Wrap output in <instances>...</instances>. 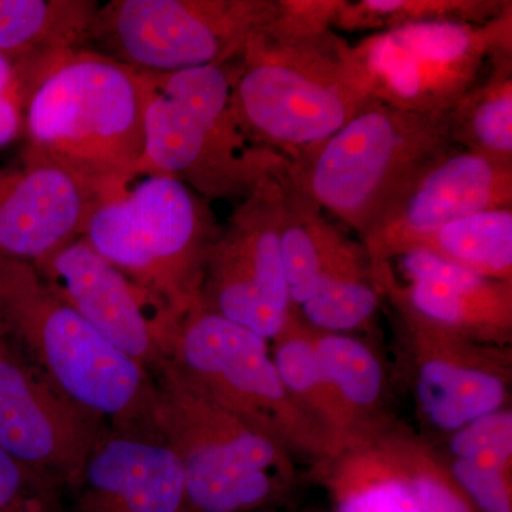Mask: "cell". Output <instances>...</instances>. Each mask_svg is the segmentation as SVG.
<instances>
[{
	"label": "cell",
	"instance_id": "6da1fadb",
	"mask_svg": "<svg viewBox=\"0 0 512 512\" xmlns=\"http://www.w3.org/2000/svg\"><path fill=\"white\" fill-rule=\"evenodd\" d=\"M379 101L363 86L352 45L332 29L298 35L274 22L249 42L232 84L235 123L255 148L291 161Z\"/></svg>",
	"mask_w": 512,
	"mask_h": 512
},
{
	"label": "cell",
	"instance_id": "7a4b0ae2",
	"mask_svg": "<svg viewBox=\"0 0 512 512\" xmlns=\"http://www.w3.org/2000/svg\"><path fill=\"white\" fill-rule=\"evenodd\" d=\"M23 138V156L62 165L103 198L119 194L144 156L140 74L86 47L62 53L30 96Z\"/></svg>",
	"mask_w": 512,
	"mask_h": 512
},
{
	"label": "cell",
	"instance_id": "3957f363",
	"mask_svg": "<svg viewBox=\"0 0 512 512\" xmlns=\"http://www.w3.org/2000/svg\"><path fill=\"white\" fill-rule=\"evenodd\" d=\"M0 302L10 342L57 392L107 429L160 437L150 370L50 292L32 265L0 255Z\"/></svg>",
	"mask_w": 512,
	"mask_h": 512
},
{
	"label": "cell",
	"instance_id": "277c9868",
	"mask_svg": "<svg viewBox=\"0 0 512 512\" xmlns=\"http://www.w3.org/2000/svg\"><path fill=\"white\" fill-rule=\"evenodd\" d=\"M239 62L138 72L144 96L140 177L174 178L212 201L245 200L284 173L285 158L249 144L235 123L231 92Z\"/></svg>",
	"mask_w": 512,
	"mask_h": 512
},
{
	"label": "cell",
	"instance_id": "5b68a950",
	"mask_svg": "<svg viewBox=\"0 0 512 512\" xmlns=\"http://www.w3.org/2000/svg\"><path fill=\"white\" fill-rule=\"evenodd\" d=\"M456 147L450 110L416 113L376 103L286 161L284 177L362 237L427 167Z\"/></svg>",
	"mask_w": 512,
	"mask_h": 512
},
{
	"label": "cell",
	"instance_id": "8992f818",
	"mask_svg": "<svg viewBox=\"0 0 512 512\" xmlns=\"http://www.w3.org/2000/svg\"><path fill=\"white\" fill-rule=\"evenodd\" d=\"M156 427L180 460L191 512L262 507L291 480L289 450L205 396L171 360L154 372Z\"/></svg>",
	"mask_w": 512,
	"mask_h": 512
},
{
	"label": "cell",
	"instance_id": "52a82bcc",
	"mask_svg": "<svg viewBox=\"0 0 512 512\" xmlns=\"http://www.w3.org/2000/svg\"><path fill=\"white\" fill-rule=\"evenodd\" d=\"M220 231L210 201L174 178L144 175L101 198L83 238L184 316L198 299L205 259Z\"/></svg>",
	"mask_w": 512,
	"mask_h": 512
},
{
	"label": "cell",
	"instance_id": "ba28073f",
	"mask_svg": "<svg viewBox=\"0 0 512 512\" xmlns=\"http://www.w3.org/2000/svg\"><path fill=\"white\" fill-rule=\"evenodd\" d=\"M171 363L205 396L289 451L332 461L340 450L286 390L268 342L195 301L174 336Z\"/></svg>",
	"mask_w": 512,
	"mask_h": 512
},
{
	"label": "cell",
	"instance_id": "9c48e42d",
	"mask_svg": "<svg viewBox=\"0 0 512 512\" xmlns=\"http://www.w3.org/2000/svg\"><path fill=\"white\" fill-rule=\"evenodd\" d=\"M278 15V0H111L99 5L86 49L137 72L237 63Z\"/></svg>",
	"mask_w": 512,
	"mask_h": 512
},
{
	"label": "cell",
	"instance_id": "30bf717a",
	"mask_svg": "<svg viewBox=\"0 0 512 512\" xmlns=\"http://www.w3.org/2000/svg\"><path fill=\"white\" fill-rule=\"evenodd\" d=\"M505 47H512V5L483 25L426 22L373 33L352 46V60L379 103L433 113L450 110Z\"/></svg>",
	"mask_w": 512,
	"mask_h": 512
},
{
	"label": "cell",
	"instance_id": "8fae6325",
	"mask_svg": "<svg viewBox=\"0 0 512 512\" xmlns=\"http://www.w3.org/2000/svg\"><path fill=\"white\" fill-rule=\"evenodd\" d=\"M282 174L239 202L221 228L205 259L197 299L266 342L279 335L293 308L279 248Z\"/></svg>",
	"mask_w": 512,
	"mask_h": 512
},
{
	"label": "cell",
	"instance_id": "7c38bea8",
	"mask_svg": "<svg viewBox=\"0 0 512 512\" xmlns=\"http://www.w3.org/2000/svg\"><path fill=\"white\" fill-rule=\"evenodd\" d=\"M32 266L50 292L151 375L170 359L183 316L97 254L86 239Z\"/></svg>",
	"mask_w": 512,
	"mask_h": 512
},
{
	"label": "cell",
	"instance_id": "4fadbf2b",
	"mask_svg": "<svg viewBox=\"0 0 512 512\" xmlns=\"http://www.w3.org/2000/svg\"><path fill=\"white\" fill-rule=\"evenodd\" d=\"M498 208H512V163L456 147L427 167L362 235L370 271L413 251L450 222Z\"/></svg>",
	"mask_w": 512,
	"mask_h": 512
},
{
	"label": "cell",
	"instance_id": "5bb4252c",
	"mask_svg": "<svg viewBox=\"0 0 512 512\" xmlns=\"http://www.w3.org/2000/svg\"><path fill=\"white\" fill-rule=\"evenodd\" d=\"M106 429L57 392L15 346L0 353V448L10 456L73 488Z\"/></svg>",
	"mask_w": 512,
	"mask_h": 512
},
{
	"label": "cell",
	"instance_id": "9a60e30c",
	"mask_svg": "<svg viewBox=\"0 0 512 512\" xmlns=\"http://www.w3.org/2000/svg\"><path fill=\"white\" fill-rule=\"evenodd\" d=\"M101 195L62 165L23 156L0 170V255L35 265L82 238Z\"/></svg>",
	"mask_w": 512,
	"mask_h": 512
},
{
	"label": "cell",
	"instance_id": "2e32d148",
	"mask_svg": "<svg viewBox=\"0 0 512 512\" xmlns=\"http://www.w3.org/2000/svg\"><path fill=\"white\" fill-rule=\"evenodd\" d=\"M407 285L390 264L370 271L377 292L403 311L474 342H503L512 326V281L474 274L424 251L399 256Z\"/></svg>",
	"mask_w": 512,
	"mask_h": 512
},
{
	"label": "cell",
	"instance_id": "e0dca14e",
	"mask_svg": "<svg viewBox=\"0 0 512 512\" xmlns=\"http://www.w3.org/2000/svg\"><path fill=\"white\" fill-rule=\"evenodd\" d=\"M416 352V393L437 429L457 431L498 410L507 400V380L497 356L451 330L403 311Z\"/></svg>",
	"mask_w": 512,
	"mask_h": 512
},
{
	"label": "cell",
	"instance_id": "ac0fdd59",
	"mask_svg": "<svg viewBox=\"0 0 512 512\" xmlns=\"http://www.w3.org/2000/svg\"><path fill=\"white\" fill-rule=\"evenodd\" d=\"M72 490L74 512H191L180 460L158 436L104 430Z\"/></svg>",
	"mask_w": 512,
	"mask_h": 512
},
{
	"label": "cell",
	"instance_id": "d6986e66",
	"mask_svg": "<svg viewBox=\"0 0 512 512\" xmlns=\"http://www.w3.org/2000/svg\"><path fill=\"white\" fill-rule=\"evenodd\" d=\"M279 248L293 309L309 301L320 282L369 268L363 245L340 234L325 220L322 210L296 191L282 174Z\"/></svg>",
	"mask_w": 512,
	"mask_h": 512
},
{
	"label": "cell",
	"instance_id": "ffe728a7",
	"mask_svg": "<svg viewBox=\"0 0 512 512\" xmlns=\"http://www.w3.org/2000/svg\"><path fill=\"white\" fill-rule=\"evenodd\" d=\"M274 340L272 359L286 390L328 434L340 453L379 439V433L350 409L330 383L316 355L313 328L295 309Z\"/></svg>",
	"mask_w": 512,
	"mask_h": 512
},
{
	"label": "cell",
	"instance_id": "44dd1931",
	"mask_svg": "<svg viewBox=\"0 0 512 512\" xmlns=\"http://www.w3.org/2000/svg\"><path fill=\"white\" fill-rule=\"evenodd\" d=\"M99 2L0 0V53L13 57L83 49Z\"/></svg>",
	"mask_w": 512,
	"mask_h": 512
},
{
	"label": "cell",
	"instance_id": "7402d4cb",
	"mask_svg": "<svg viewBox=\"0 0 512 512\" xmlns=\"http://www.w3.org/2000/svg\"><path fill=\"white\" fill-rule=\"evenodd\" d=\"M450 111L457 147L512 163V47L494 53L483 77Z\"/></svg>",
	"mask_w": 512,
	"mask_h": 512
},
{
	"label": "cell",
	"instance_id": "603a6c76",
	"mask_svg": "<svg viewBox=\"0 0 512 512\" xmlns=\"http://www.w3.org/2000/svg\"><path fill=\"white\" fill-rule=\"evenodd\" d=\"M338 512H420L412 481L387 439H376L335 460Z\"/></svg>",
	"mask_w": 512,
	"mask_h": 512
},
{
	"label": "cell",
	"instance_id": "cb8c5ba5",
	"mask_svg": "<svg viewBox=\"0 0 512 512\" xmlns=\"http://www.w3.org/2000/svg\"><path fill=\"white\" fill-rule=\"evenodd\" d=\"M424 251L474 274L512 281V208L467 215L423 239Z\"/></svg>",
	"mask_w": 512,
	"mask_h": 512
},
{
	"label": "cell",
	"instance_id": "d4e9b609",
	"mask_svg": "<svg viewBox=\"0 0 512 512\" xmlns=\"http://www.w3.org/2000/svg\"><path fill=\"white\" fill-rule=\"evenodd\" d=\"M511 5L510 0H345L333 28L377 33L426 22L483 25Z\"/></svg>",
	"mask_w": 512,
	"mask_h": 512
},
{
	"label": "cell",
	"instance_id": "484cf974",
	"mask_svg": "<svg viewBox=\"0 0 512 512\" xmlns=\"http://www.w3.org/2000/svg\"><path fill=\"white\" fill-rule=\"evenodd\" d=\"M313 345L330 383L365 423L377 431L375 413L383 392V369L365 343L313 329Z\"/></svg>",
	"mask_w": 512,
	"mask_h": 512
},
{
	"label": "cell",
	"instance_id": "4316f807",
	"mask_svg": "<svg viewBox=\"0 0 512 512\" xmlns=\"http://www.w3.org/2000/svg\"><path fill=\"white\" fill-rule=\"evenodd\" d=\"M379 306V292L370 272L326 279L309 301L295 309L303 320L320 332L338 333L366 325Z\"/></svg>",
	"mask_w": 512,
	"mask_h": 512
},
{
	"label": "cell",
	"instance_id": "83f0119b",
	"mask_svg": "<svg viewBox=\"0 0 512 512\" xmlns=\"http://www.w3.org/2000/svg\"><path fill=\"white\" fill-rule=\"evenodd\" d=\"M511 456L512 447H495L454 458L451 477L481 511L512 512Z\"/></svg>",
	"mask_w": 512,
	"mask_h": 512
},
{
	"label": "cell",
	"instance_id": "f1b7e54d",
	"mask_svg": "<svg viewBox=\"0 0 512 512\" xmlns=\"http://www.w3.org/2000/svg\"><path fill=\"white\" fill-rule=\"evenodd\" d=\"M62 53L26 57L0 53V148L23 138L30 96L47 67Z\"/></svg>",
	"mask_w": 512,
	"mask_h": 512
},
{
	"label": "cell",
	"instance_id": "f546056e",
	"mask_svg": "<svg viewBox=\"0 0 512 512\" xmlns=\"http://www.w3.org/2000/svg\"><path fill=\"white\" fill-rule=\"evenodd\" d=\"M387 440L409 474L420 512H473L451 474L423 447L406 439Z\"/></svg>",
	"mask_w": 512,
	"mask_h": 512
},
{
	"label": "cell",
	"instance_id": "4dcf8cb0",
	"mask_svg": "<svg viewBox=\"0 0 512 512\" xmlns=\"http://www.w3.org/2000/svg\"><path fill=\"white\" fill-rule=\"evenodd\" d=\"M62 485L0 448V512H62Z\"/></svg>",
	"mask_w": 512,
	"mask_h": 512
},
{
	"label": "cell",
	"instance_id": "1f68e13d",
	"mask_svg": "<svg viewBox=\"0 0 512 512\" xmlns=\"http://www.w3.org/2000/svg\"><path fill=\"white\" fill-rule=\"evenodd\" d=\"M512 447V413L501 409L471 421L463 429L454 431L450 453L464 458L484 448Z\"/></svg>",
	"mask_w": 512,
	"mask_h": 512
},
{
	"label": "cell",
	"instance_id": "d6a6232c",
	"mask_svg": "<svg viewBox=\"0 0 512 512\" xmlns=\"http://www.w3.org/2000/svg\"><path fill=\"white\" fill-rule=\"evenodd\" d=\"M12 345L10 342L8 323H6L5 312H3L2 302H0V353Z\"/></svg>",
	"mask_w": 512,
	"mask_h": 512
}]
</instances>
